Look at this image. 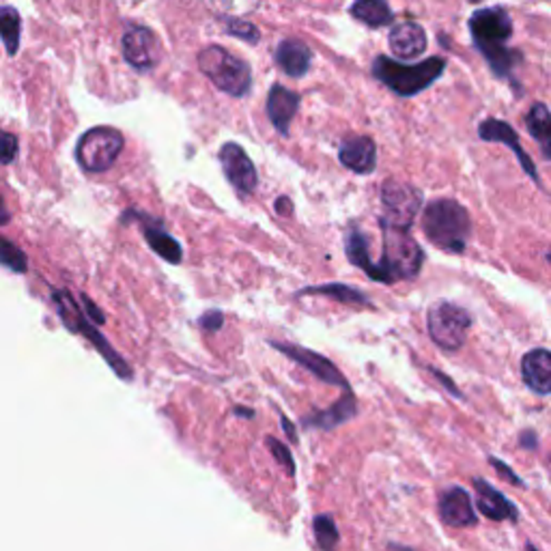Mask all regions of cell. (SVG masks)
<instances>
[{"mask_svg":"<svg viewBox=\"0 0 551 551\" xmlns=\"http://www.w3.org/2000/svg\"><path fill=\"white\" fill-rule=\"evenodd\" d=\"M338 160L344 169L358 175H369L377 166V147L369 136L347 138L338 149Z\"/></svg>","mask_w":551,"mask_h":551,"instance_id":"cell-16","label":"cell"},{"mask_svg":"<svg viewBox=\"0 0 551 551\" xmlns=\"http://www.w3.org/2000/svg\"><path fill=\"white\" fill-rule=\"evenodd\" d=\"M469 33L474 45L485 56L496 76L507 78L519 65L521 54L508 48V39L513 37V20L508 11L502 7L480 9L469 17Z\"/></svg>","mask_w":551,"mask_h":551,"instance_id":"cell-1","label":"cell"},{"mask_svg":"<svg viewBox=\"0 0 551 551\" xmlns=\"http://www.w3.org/2000/svg\"><path fill=\"white\" fill-rule=\"evenodd\" d=\"M521 377L532 392L551 394V352L547 349H532L521 358Z\"/></svg>","mask_w":551,"mask_h":551,"instance_id":"cell-19","label":"cell"},{"mask_svg":"<svg viewBox=\"0 0 551 551\" xmlns=\"http://www.w3.org/2000/svg\"><path fill=\"white\" fill-rule=\"evenodd\" d=\"M138 220H140L142 231H145L147 244L151 246V250L155 252V255H160V256L164 258V261H169V263H181L183 250H181L179 241H177L175 237H172V235H169V233L164 231L162 222H160L158 218L140 214V218H138Z\"/></svg>","mask_w":551,"mask_h":551,"instance_id":"cell-20","label":"cell"},{"mask_svg":"<svg viewBox=\"0 0 551 551\" xmlns=\"http://www.w3.org/2000/svg\"><path fill=\"white\" fill-rule=\"evenodd\" d=\"M125 138L114 128H93L78 140L76 160L86 172H103L117 162Z\"/></svg>","mask_w":551,"mask_h":551,"instance_id":"cell-8","label":"cell"},{"mask_svg":"<svg viewBox=\"0 0 551 551\" xmlns=\"http://www.w3.org/2000/svg\"><path fill=\"white\" fill-rule=\"evenodd\" d=\"M489 463L493 465V468H496V472H498L499 476H502V478H507V480L510 482V485H515V487H526V482L521 480L519 476H517V474L513 472V469L508 468L507 463L499 461L498 457H489Z\"/></svg>","mask_w":551,"mask_h":551,"instance_id":"cell-33","label":"cell"},{"mask_svg":"<svg viewBox=\"0 0 551 551\" xmlns=\"http://www.w3.org/2000/svg\"><path fill=\"white\" fill-rule=\"evenodd\" d=\"M224 31L228 34H233V37L244 39V42L248 44H258V39H261V33H258V28L255 24H250V22L246 20H237V17H227L224 20Z\"/></svg>","mask_w":551,"mask_h":551,"instance_id":"cell-30","label":"cell"},{"mask_svg":"<svg viewBox=\"0 0 551 551\" xmlns=\"http://www.w3.org/2000/svg\"><path fill=\"white\" fill-rule=\"evenodd\" d=\"M220 162L224 175L239 194H246V197L255 194L258 175L244 147L237 145V142H224L220 149Z\"/></svg>","mask_w":551,"mask_h":551,"instance_id":"cell-10","label":"cell"},{"mask_svg":"<svg viewBox=\"0 0 551 551\" xmlns=\"http://www.w3.org/2000/svg\"><path fill=\"white\" fill-rule=\"evenodd\" d=\"M310 61H313V50H310L306 44L297 42V39H285V42L276 48V65L291 78L306 76Z\"/></svg>","mask_w":551,"mask_h":551,"instance_id":"cell-21","label":"cell"},{"mask_svg":"<svg viewBox=\"0 0 551 551\" xmlns=\"http://www.w3.org/2000/svg\"><path fill=\"white\" fill-rule=\"evenodd\" d=\"M430 372H433V375H435V377H438L441 383H444V386H446V390H450V394H452V396H461V392H459V388L455 386V383H452V382H450V377H446V375H444V372H440V371H435V369H430Z\"/></svg>","mask_w":551,"mask_h":551,"instance_id":"cell-37","label":"cell"},{"mask_svg":"<svg viewBox=\"0 0 551 551\" xmlns=\"http://www.w3.org/2000/svg\"><path fill=\"white\" fill-rule=\"evenodd\" d=\"M82 306H84V310H86V317H89L91 321H93V324L100 325V324H103V321H106V317H103L102 310L97 308L95 304L91 302L86 295H82Z\"/></svg>","mask_w":551,"mask_h":551,"instance_id":"cell-35","label":"cell"},{"mask_svg":"<svg viewBox=\"0 0 551 551\" xmlns=\"http://www.w3.org/2000/svg\"><path fill=\"white\" fill-rule=\"evenodd\" d=\"M198 69L222 93L244 97L252 86V69L248 63L222 45H207L198 52Z\"/></svg>","mask_w":551,"mask_h":551,"instance_id":"cell-5","label":"cell"},{"mask_svg":"<svg viewBox=\"0 0 551 551\" xmlns=\"http://www.w3.org/2000/svg\"><path fill=\"white\" fill-rule=\"evenodd\" d=\"M355 411H358L355 399L352 394H347V396H343L341 401H336L330 410L314 413L313 418H304V424H306V427H319V429L327 430V429L338 427V424L352 420V418L355 416Z\"/></svg>","mask_w":551,"mask_h":551,"instance_id":"cell-23","label":"cell"},{"mask_svg":"<svg viewBox=\"0 0 551 551\" xmlns=\"http://www.w3.org/2000/svg\"><path fill=\"white\" fill-rule=\"evenodd\" d=\"M276 211H278L280 216H291L293 214L291 200L286 198V197H280L278 200H276Z\"/></svg>","mask_w":551,"mask_h":551,"instance_id":"cell-38","label":"cell"},{"mask_svg":"<svg viewBox=\"0 0 551 551\" xmlns=\"http://www.w3.org/2000/svg\"><path fill=\"white\" fill-rule=\"evenodd\" d=\"M52 300H54V306H56V310H59V317L63 319V324H65L67 330L78 332V334L89 338V341L95 344L97 352H100L103 358H106V362L112 366V371L117 372L119 377H123V379L131 377V369H130L128 362H125L117 352H114V349L111 347V343H108L106 338H103L100 332L95 330L93 324L89 321V317H84L82 310H80L78 304L73 302L72 293H69V291H54V293H52Z\"/></svg>","mask_w":551,"mask_h":551,"instance_id":"cell-6","label":"cell"},{"mask_svg":"<svg viewBox=\"0 0 551 551\" xmlns=\"http://www.w3.org/2000/svg\"><path fill=\"white\" fill-rule=\"evenodd\" d=\"M427 327L430 341L444 352H457L463 347L472 327V314L452 302H435L429 308Z\"/></svg>","mask_w":551,"mask_h":551,"instance_id":"cell-7","label":"cell"},{"mask_svg":"<svg viewBox=\"0 0 551 551\" xmlns=\"http://www.w3.org/2000/svg\"><path fill=\"white\" fill-rule=\"evenodd\" d=\"M344 250H347L349 261H352L353 266L364 269V272L369 274V278L386 285L382 266H379V261H372V256L369 252V239H366L364 231H360V228H355V227L349 228L347 237H344Z\"/></svg>","mask_w":551,"mask_h":551,"instance_id":"cell-22","label":"cell"},{"mask_svg":"<svg viewBox=\"0 0 551 551\" xmlns=\"http://www.w3.org/2000/svg\"><path fill=\"white\" fill-rule=\"evenodd\" d=\"M280 422H283V429H285V433H286V438H289L291 441H297V430H295V427H293V424L286 420V418L283 416L280 418Z\"/></svg>","mask_w":551,"mask_h":551,"instance_id":"cell-39","label":"cell"},{"mask_svg":"<svg viewBox=\"0 0 551 551\" xmlns=\"http://www.w3.org/2000/svg\"><path fill=\"white\" fill-rule=\"evenodd\" d=\"M383 228V255L379 266H382L386 285H392L396 280H413L420 274L424 263V252L413 235L407 228L388 227Z\"/></svg>","mask_w":551,"mask_h":551,"instance_id":"cell-4","label":"cell"},{"mask_svg":"<svg viewBox=\"0 0 551 551\" xmlns=\"http://www.w3.org/2000/svg\"><path fill=\"white\" fill-rule=\"evenodd\" d=\"M272 347L278 349L280 353H285L286 358L297 362V364L313 372V375L321 379V382L330 383V386L347 388V379H344L343 372L336 369L334 362L324 358L321 353L310 352V349L297 347V344H289V343H272Z\"/></svg>","mask_w":551,"mask_h":551,"instance_id":"cell-12","label":"cell"},{"mask_svg":"<svg viewBox=\"0 0 551 551\" xmlns=\"http://www.w3.org/2000/svg\"><path fill=\"white\" fill-rule=\"evenodd\" d=\"M547 261H549V266H551V250L547 252Z\"/></svg>","mask_w":551,"mask_h":551,"instance_id":"cell-41","label":"cell"},{"mask_svg":"<svg viewBox=\"0 0 551 551\" xmlns=\"http://www.w3.org/2000/svg\"><path fill=\"white\" fill-rule=\"evenodd\" d=\"M300 108V95L283 84H274L267 95V117L278 134L286 136Z\"/></svg>","mask_w":551,"mask_h":551,"instance_id":"cell-15","label":"cell"},{"mask_svg":"<svg viewBox=\"0 0 551 551\" xmlns=\"http://www.w3.org/2000/svg\"><path fill=\"white\" fill-rule=\"evenodd\" d=\"M198 324L207 332H218L224 325V314L220 310H209V313H205L203 317L198 319Z\"/></svg>","mask_w":551,"mask_h":551,"instance_id":"cell-34","label":"cell"},{"mask_svg":"<svg viewBox=\"0 0 551 551\" xmlns=\"http://www.w3.org/2000/svg\"><path fill=\"white\" fill-rule=\"evenodd\" d=\"M388 44L396 59L410 61L427 50V33L416 22H403V24L392 26Z\"/></svg>","mask_w":551,"mask_h":551,"instance_id":"cell-18","label":"cell"},{"mask_svg":"<svg viewBox=\"0 0 551 551\" xmlns=\"http://www.w3.org/2000/svg\"><path fill=\"white\" fill-rule=\"evenodd\" d=\"M17 155V138L9 131H3V147H0V160L3 164H11Z\"/></svg>","mask_w":551,"mask_h":551,"instance_id":"cell-32","label":"cell"},{"mask_svg":"<svg viewBox=\"0 0 551 551\" xmlns=\"http://www.w3.org/2000/svg\"><path fill=\"white\" fill-rule=\"evenodd\" d=\"M0 256H3V266L11 269V272H17V274L28 272V258L24 252L17 248L14 241L3 239V250H0Z\"/></svg>","mask_w":551,"mask_h":551,"instance_id":"cell-29","label":"cell"},{"mask_svg":"<svg viewBox=\"0 0 551 551\" xmlns=\"http://www.w3.org/2000/svg\"><path fill=\"white\" fill-rule=\"evenodd\" d=\"M352 15L369 28H382L394 22L388 0H355L352 5Z\"/></svg>","mask_w":551,"mask_h":551,"instance_id":"cell-25","label":"cell"},{"mask_svg":"<svg viewBox=\"0 0 551 551\" xmlns=\"http://www.w3.org/2000/svg\"><path fill=\"white\" fill-rule=\"evenodd\" d=\"M478 136L487 142H504V145L513 149L517 160H519L521 169H524L527 175H530L532 179L538 183V172H536V169H534L532 158L524 151V149H521L519 136H517V131L510 128L508 123H504V121H498V119L482 121L480 128H478Z\"/></svg>","mask_w":551,"mask_h":551,"instance_id":"cell-17","label":"cell"},{"mask_svg":"<svg viewBox=\"0 0 551 551\" xmlns=\"http://www.w3.org/2000/svg\"><path fill=\"white\" fill-rule=\"evenodd\" d=\"M444 69L446 61L441 56H433V59L418 63V65H405V63L390 59V56H377L372 61V76L401 97L422 93L444 73Z\"/></svg>","mask_w":551,"mask_h":551,"instance_id":"cell-3","label":"cell"},{"mask_svg":"<svg viewBox=\"0 0 551 551\" xmlns=\"http://www.w3.org/2000/svg\"><path fill=\"white\" fill-rule=\"evenodd\" d=\"M519 446L526 448V450H536L538 448V438L534 430H521L519 435Z\"/></svg>","mask_w":551,"mask_h":551,"instance_id":"cell-36","label":"cell"},{"mask_svg":"<svg viewBox=\"0 0 551 551\" xmlns=\"http://www.w3.org/2000/svg\"><path fill=\"white\" fill-rule=\"evenodd\" d=\"M469 3H480V0H469Z\"/></svg>","mask_w":551,"mask_h":551,"instance_id":"cell-42","label":"cell"},{"mask_svg":"<svg viewBox=\"0 0 551 551\" xmlns=\"http://www.w3.org/2000/svg\"><path fill=\"white\" fill-rule=\"evenodd\" d=\"M476 507L491 521H519V508L485 478H474Z\"/></svg>","mask_w":551,"mask_h":551,"instance_id":"cell-13","label":"cell"},{"mask_svg":"<svg viewBox=\"0 0 551 551\" xmlns=\"http://www.w3.org/2000/svg\"><path fill=\"white\" fill-rule=\"evenodd\" d=\"M422 231L430 244L450 255H461L472 233L468 209L452 198H438L427 205L422 216Z\"/></svg>","mask_w":551,"mask_h":551,"instance_id":"cell-2","label":"cell"},{"mask_svg":"<svg viewBox=\"0 0 551 551\" xmlns=\"http://www.w3.org/2000/svg\"><path fill=\"white\" fill-rule=\"evenodd\" d=\"M440 517L450 527H472L478 521L472 498L461 487H450L440 499Z\"/></svg>","mask_w":551,"mask_h":551,"instance_id":"cell-14","label":"cell"},{"mask_svg":"<svg viewBox=\"0 0 551 551\" xmlns=\"http://www.w3.org/2000/svg\"><path fill=\"white\" fill-rule=\"evenodd\" d=\"M123 59L138 72H149L160 63V44L147 26H128L123 33Z\"/></svg>","mask_w":551,"mask_h":551,"instance_id":"cell-11","label":"cell"},{"mask_svg":"<svg viewBox=\"0 0 551 551\" xmlns=\"http://www.w3.org/2000/svg\"><path fill=\"white\" fill-rule=\"evenodd\" d=\"M300 295H327V297H336L338 302L343 304H353V306H369V297L364 293L353 289L349 285H321V286H308V289L300 291Z\"/></svg>","mask_w":551,"mask_h":551,"instance_id":"cell-26","label":"cell"},{"mask_svg":"<svg viewBox=\"0 0 551 551\" xmlns=\"http://www.w3.org/2000/svg\"><path fill=\"white\" fill-rule=\"evenodd\" d=\"M527 131L541 147L543 158L551 162V112L545 103H534L530 112L526 114Z\"/></svg>","mask_w":551,"mask_h":551,"instance_id":"cell-24","label":"cell"},{"mask_svg":"<svg viewBox=\"0 0 551 551\" xmlns=\"http://www.w3.org/2000/svg\"><path fill=\"white\" fill-rule=\"evenodd\" d=\"M266 444L269 446V452L276 457V461H278L286 469V474L295 476V463H293V455H291L289 448H286L283 441H278L274 438H267Z\"/></svg>","mask_w":551,"mask_h":551,"instance_id":"cell-31","label":"cell"},{"mask_svg":"<svg viewBox=\"0 0 551 551\" xmlns=\"http://www.w3.org/2000/svg\"><path fill=\"white\" fill-rule=\"evenodd\" d=\"M0 33H3L5 48H7L9 56H15L17 48H20V34H22V17L14 7H3L0 11Z\"/></svg>","mask_w":551,"mask_h":551,"instance_id":"cell-27","label":"cell"},{"mask_svg":"<svg viewBox=\"0 0 551 551\" xmlns=\"http://www.w3.org/2000/svg\"><path fill=\"white\" fill-rule=\"evenodd\" d=\"M527 551H536V547H534V545L527 543Z\"/></svg>","mask_w":551,"mask_h":551,"instance_id":"cell-40","label":"cell"},{"mask_svg":"<svg viewBox=\"0 0 551 551\" xmlns=\"http://www.w3.org/2000/svg\"><path fill=\"white\" fill-rule=\"evenodd\" d=\"M314 538H317L319 547L324 551H334L338 545V527L330 515H317L313 521Z\"/></svg>","mask_w":551,"mask_h":551,"instance_id":"cell-28","label":"cell"},{"mask_svg":"<svg viewBox=\"0 0 551 551\" xmlns=\"http://www.w3.org/2000/svg\"><path fill=\"white\" fill-rule=\"evenodd\" d=\"M382 205L383 216L379 224L399 227L410 231L413 218L418 216L422 207V192L416 186L405 181L388 179L382 186Z\"/></svg>","mask_w":551,"mask_h":551,"instance_id":"cell-9","label":"cell"}]
</instances>
